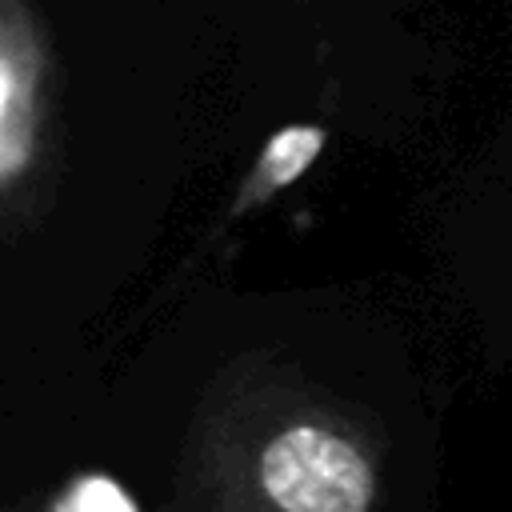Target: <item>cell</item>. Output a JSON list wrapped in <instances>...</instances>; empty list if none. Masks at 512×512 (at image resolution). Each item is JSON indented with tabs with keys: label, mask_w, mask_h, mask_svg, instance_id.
<instances>
[{
	"label": "cell",
	"mask_w": 512,
	"mask_h": 512,
	"mask_svg": "<svg viewBox=\"0 0 512 512\" xmlns=\"http://www.w3.org/2000/svg\"><path fill=\"white\" fill-rule=\"evenodd\" d=\"M176 512H432V428L292 356H240L204 392Z\"/></svg>",
	"instance_id": "cell-1"
},
{
	"label": "cell",
	"mask_w": 512,
	"mask_h": 512,
	"mask_svg": "<svg viewBox=\"0 0 512 512\" xmlns=\"http://www.w3.org/2000/svg\"><path fill=\"white\" fill-rule=\"evenodd\" d=\"M440 252L480 360L512 376V96L452 180Z\"/></svg>",
	"instance_id": "cell-2"
},
{
	"label": "cell",
	"mask_w": 512,
	"mask_h": 512,
	"mask_svg": "<svg viewBox=\"0 0 512 512\" xmlns=\"http://www.w3.org/2000/svg\"><path fill=\"white\" fill-rule=\"evenodd\" d=\"M52 56L32 0H0V208L24 196L48 148Z\"/></svg>",
	"instance_id": "cell-3"
}]
</instances>
